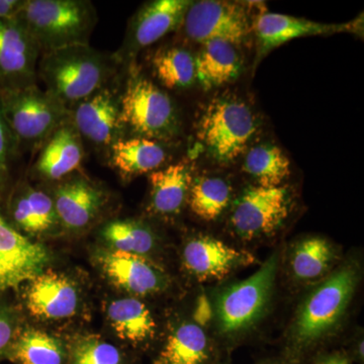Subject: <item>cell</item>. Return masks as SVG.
Wrapping results in <instances>:
<instances>
[{"label": "cell", "instance_id": "obj_27", "mask_svg": "<svg viewBox=\"0 0 364 364\" xmlns=\"http://www.w3.org/2000/svg\"><path fill=\"white\" fill-rule=\"evenodd\" d=\"M243 168L264 188L282 186L291 173V163L282 150L272 144L254 146L248 151Z\"/></svg>", "mask_w": 364, "mask_h": 364}, {"label": "cell", "instance_id": "obj_33", "mask_svg": "<svg viewBox=\"0 0 364 364\" xmlns=\"http://www.w3.org/2000/svg\"><path fill=\"white\" fill-rule=\"evenodd\" d=\"M18 317L9 304L0 301V360L6 358L18 337Z\"/></svg>", "mask_w": 364, "mask_h": 364}, {"label": "cell", "instance_id": "obj_20", "mask_svg": "<svg viewBox=\"0 0 364 364\" xmlns=\"http://www.w3.org/2000/svg\"><path fill=\"white\" fill-rule=\"evenodd\" d=\"M242 67L236 45L222 40L208 41L196 58V79L203 90H214L236 80Z\"/></svg>", "mask_w": 364, "mask_h": 364}, {"label": "cell", "instance_id": "obj_12", "mask_svg": "<svg viewBox=\"0 0 364 364\" xmlns=\"http://www.w3.org/2000/svg\"><path fill=\"white\" fill-rule=\"evenodd\" d=\"M191 1L154 0L144 4L130 21L123 47L117 57L130 59L182 25Z\"/></svg>", "mask_w": 364, "mask_h": 364}, {"label": "cell", "instance_id": "obj_16", "mask_svg": "<svg viewBox=\"0 0 364 364\" xmlns=\"http://www.w3.org/2000/svg\"><path fill=\"white\" fill-rule=\"evenodd\" d=\"M26 306L35 317L60 320L77 311L78 293L70 280L54 272H44L31 280L26 294Z\"/></svg>", "mask_w": 364, "mask_h": 364}, {"label": "cell", "instance_id": "obj_6", "mask_svg": "<svg viewBox=\"0 0 364 364\" xmlns=\"http://www.w3.org/2000/svg\"><path fill=\"white\" fill-rule=\"evenodd\" d=\"M119 107L122 126L138 136L166 141L177 135L178 117L171 98L139 73L131 74Z\"/></svg>", "mask_w": 364, "mask_h": 364}, {"label": "cell", "instance_id": "obj_30", "mask_svg": "<svg viewBox=\"0 0 364 364\" xmlns=\"http://www.w3.org/2000/svg\"><path fill=\"white\" fill-rule=\"evenodd\" d=\"M229 183L219 177H202L191 186L189 205L198 218L214 221L226 210L231 198Z\"/></svg>", "mask_w": 364, "mask_h": 364}, {"label": "cell", "instance_id": "obj_32", "mask_svg": "<svg viewBox=\"0 0 364 364\" xmlns=\"http://www.w3.org/2000/svg\"><path fill=\"white\" fill-rule=\"evenodd\" d=\"M68 364H122L116 346L95 337H85L72 345Z\"/></svg>", "mask_w": 364, "mask_h": 364}, {"label": "cell", "instance_id": "obj_19", "mask_svg": "<svg viewBox=\"0 0 364 364\" xmlns=\"http://www.w3.org/2000/svg\"><path fill=\"white\" fill-rule=\"evenodd\" d=\"M83 146L81 136L70 122L60 126L43 143L35 168L50 181H58L80 166Z\"/></svg>", "mask_w": 364, "mask_h": 364}, {"label": "cell", "instance_id": "obj_10", "mask_svg": "<svg viewBox=\"0 0 364 364\" xmlns=\"http://www.w3.org/2000/svg\"><path fill=\"white\" fill-rule=\"evenodd\" d=\"M49 262L44 246L16 231L0 214V293L31 282Z\"/></svg>", "mask_w": 364, "mask_h": 364}, {"label": "cell", "instance_id": "obj_34", "mask_svg": "<svg viewBox=\"0 0 364 364\" xmlns=\"http://www.w3.org/2000/svg\"><path fill=\"white\" fill-rule=\"evenodd\" d=\"M14 147H16V141L7 126L4 112H2L1 102H0V182L4 181L7 176L9 161H11Z\"/></svg>", "mask_w": 364, "mask_h": 364}, {"label": "cell", "instance_id": "obj_13", "mask_svg": "<svg viewBox=\"0 0 364 364\" xmlns=\"http://www.w3.org/2000/svg\"><path fill=\"white\" fill-rule=\"evenodd\" d=\"M98 263L114 286L135 296L159 293L168 284L166 273L145 256L117 250L102 251Z\"/></svg>", "mask_w": 364, "mask_h": 364}, {"label": "cell", "instance_id": "obj_2", "mask_svg": "<svg viewBox=\"0 0 364 364\" xmlns=\"http://www.w3.org/2000/svg\"><path fill=\"white\" fill-rule=\"evenodd\" d=\"M43 53L90 45L97 23L95 7L85 0H23L18 16Z\"/></svg>", "mask_w": 364, "mask_h": 364}, {"label": "cell", "instance_id": "obj_37", "mask_svg": "<svg viewBox=\"0 0 364 364\" xmlns=\"http://www.w3.org/2000/svg\"><path fill=\"white\" fill-rule=\"evenodd\" d=\"M316 364H350L348 363L346 358H342V356L334 355L330 356V358H327L325 359H322V360L318 361V363Z\"/></svg>", "mask_w": 364, "mask_h": 364}, {"label": "cell", "instance_id": "obj_11", "mask_svg": "<svg viewBox=\"0 0 364 364\" xmlns=\"http://www.w3.org/2000/svg\"><path fill=\"white\" fill-rule=\"evenodd\" d=\"M41 54L20 21H0V90L35 85Z\"/></svg>", "mask_w": 364, "mask_h": 364}, {"label": "cell", "instance_id": "obj_18", "mask_svg": "<svg viewBox=\"0 0 364 364\" xmlns=\"http://www.w3.org/2000/svg\"><path fill=\"white\" fill-rule=\"evenodd\" d=\"M348 28L350 26L346 25H327L286 14L263 13L255 23L258 54L265 56L275 48L299 38L331 35Z\"/></svg>", "mask_w": 364, "mask_h": 364}, {"label": "cell", "instance_id": "obj_1", "mask_svg": "<svg viewBox=\"0 0 364 364\" xmlns=\"http://www.w3.org/2000/svg\"><path fill=\"white\" fill-rule=\"evenodd\" d=\"M111 74L107 57L90 45H75L43 53L37 75L46 92L70 109L102 90Z\"/></svg>", "mask_w": 364, "mask_h": 364}, {"label": "cell", "instance_id": "obj_14", "mask_svg": "<svg viewBox=\"0 0 364 364\" xmlns=\"http://www.w3.org/2000/svg\"><path fill=\"white\" fill-rule=\"evenodd\" d=\"M119 98L105 87L70 109V123L79 135L100 146H112L119 140Z\"/></svg>", "mask_w": 364, "mask_h": 364}, {"label": "cell", "instance_id": "obj_23", "mask_svg": "<svg viewBox=\"0 0 364 364\" xmlns=\"http://www.w3.org/2000/svg\"><path fill=\"white\" fill-rule=\"evenodd\" d=\"M167 153L159 141L144 136L117 140L111 146V163L123 176L153 172L161 167Z\"/></svg>", "mask_w": 364, "mask_h": 364}, {"label": "cell", "instance_id": "obj_25", "mask_svg": "<svg viewBox=\"0 0 364 364\" xmlns=\"http://www.w3.org/2000/svg\"><path fill=\"white\" fill-rule=\"evenodd\" d=\"M67 358L61 340L39 330H26L14 340L6 358L18 364H64Z\"/></svg>", "mask_w": 364, "mask_h": 364}, {"label": "cell", "instance_id": "obj_29", "mask_svg": "<svg viewBox=\"0 0 364 364\" xmlns=\"http://www.w3.org/2000/svg\"><path fill=\"white\" fill-rule=\"evenodd\" d=\"M331 244L322 238L299 242L291 258V267L296 279L309 282L320 279L331 268L334 261Z\"/></svg>", "mask_w": 364, "mask_h": 364}, {"label": "cell", "instance_id": "obj_17", "mask_svg": "<svg viewBox=\"0 0 364 364\" xmlns=\"http://www.w3.org/2000/svg\"><path fill=\"white\" fill-rule=\"evenodd\" d=\"M53 200L59 224L69 231H81L97 219L105 196L90 181L74 178L58 186Z\"/></svg>", "mask_w": 364, "mask_h": 364}, {"label": "cell", "instance_id": "obj_35", "mask_svg": "<svg viewBox=\"0 0 364 364\" xmlns=\"http://www.w3.org/2000/svg\"><path fill=\"white\" fill-rule=\"evenodd\" d=\"M23 0H0V21H16Z\"/></svg>", "mask_w": 364, "mask_h": 364}, {"label": "cell", "instance_id": "obj_3", "mask_svg": "<svg viewBox=\"0 0 364 364\" xmlns=\"http://www.w3.org/2000/svg\"><path fill=\"white\" fill-rule=\"evenodd\" d=\"M0 102L16 144L44 143L60 126L70 122V111L36 85L0 90Z\"/></svg>", "mask_w": 364, "mask_h": 364}, {"label": "cell", "instance_id": "obj_31", "mask_svg": "<svg viewBox=\"0 0 364 364\" xmlns=\"http://www.w3.org/2000/svg\"><path fill=\"white\" fill-rule=\"evenodd\" d=\"M102 239L112 250L145 255L152 251L155 237L143 223L135 220H114L102 230Z\"/></svg>", "mask_w": 364, "mask_h": 364}, {"label": "cell", "instance_id": "obj_9", "mask_svg": "<svg viewBox=\"0 0 364 364\" xmlns=\"http://www.w3.org/2000/svg\"><path fill=\"white\" fill-rule=\"evenodd\" d=\"M289 195L284 186H253L235 203L231 225L245 240L274 232L289 215Z\"/></svg>", "mask_w": 364, "mask_h": 364}, {"label": "cell", "instance_id": "obj_36", "mask_svg": "<svg viewBox=\"0 0 364 364\" xmlns=\"http://www.w3.org/2000/svg\"><path fill=\"white\" fill-rule=\"evenodd\" d=\"M210 316V308H208V301L205 299H200L198 303V308L196 311V318L198 323L205 322V320Z\"/></svg>", "mask_w": 364, "mask_h": 364}, {"label": "cell", "instance_id": "obj_7", "mask_svg": "<svg viewBox=\"0 0 364 364\" xmlns=\"http://www.w3.org/2000/svg\"><path fill=\"white\" fill-rule=\"evenodd\" d=\"M277 272V256L272 255L250 277L220 294L217 317L223 333L243 331L262 317L272 298Z\"/></svg>", "mask_w": 364, "mask_h": 364}, {"label": "cell", "instance_id": "obj_28", "mask_svg": "<svg viewBox=\"0 0 364 364\" xmlns=\"http://www.w3.org/2000/svg\"><path fill=\"white\" fill-rule=\"evenodd\" d=\"M153 70L158 80L169 90H181L196 80V58L181 47L157 50L152 58Z\"/></svg>", "mask_w": 364, "mask_h": 364}, {"label": "cell", "instance_id": "obj_26", "mask_svg": "<svg viewBox=\"0 0 364 364\" xmlns=\"http://www.w3.org/2000/svg\"><path fill=\"white\" fill-rule=\"evenodd\" d=\"M208 348V337L202 328L184 323L169 335L155 364H203Z\"/></svg>", "mask_w": 364, "mask_h": 364}, {"label": "cell", "instance_id": "obj_8", "mask_svg": "<svg viewBox=\"0 0 364 364\" xmlns=\"http://www.w3.org/2000/svg\"><path fill=\"white\" fill-rule=\"evenodd\" d=\"M182 25L186 37L200 44L222 40L238 46L251 31L248 13L241 4L218 0L191 2Z\"/></svg>", "mask_w": 364, "mask_h": 364}, {"label": "cell", "instance_id": "obj_15", "mask_svg": "<svg viewBox=\"0 0 364 364\" xmlns=\"http://www.w3.org/2000/svg\"><path fill=\"white\" fill-rule=\"evenodd\" d=\"M253 262L250 253L237 250L212 237L191 239L183 250L184 267L200 280L223 279L237 268Z\"/></svg>", "mask_w": 364, "mask_h": 364}, {"label": "cell", "instance_id": "obj_4", "mask_svg": "<svg viewBox=\"0 0 364 364\" xmlns=\"http://www.w3.org/2000/svg\"><path fill=\"white\" fill-rule=\"evenodd\" d=\"M358 282V269L353 265H345L314 289L294 321L293 334L296 343L305 346L331 331L350 303Z\"/></svg>", "mask_w": 364, "mask_h": 364}, {"label": "cell", "instance_id": "obj_22", "mask_svg": "<svg viewBox=\"0 0 364 364\" xmlns=\"http://www.w3.org/2000/svg\"><path fill=\"white\" fill-rule=\"evenodd\" d=\"M9 210L16 226L26 233H45L59 224L53 198L31 186L16 189Z\"/></svg>", "mask_w": 364, "mask_h": 364}, {"label": "cell", "instance_id": "obj_24", "mask_svg": "<svg viewBox=\"0 0 364 364\" xmlns=\"http://www.w3.org/2000/svg\"><path fill=\"white\" fill-rule=\"evenodd\" d=\"M107 317L119 338L133 343L151 338L156 328L149 309L135 298L112 301Z\"/></svg>", "mask_w": 364, "mask_h": 364}, {"label": "cell", "instance_id": "obj_5", "mask_svg": "<svg viewBox=\"0 0 364 364\" xmlns=\"http://www.w3.org/2000/svg\"><path fill=\"white\" fill-rule=\"evenodd\" d=\"M256 130L248 105L235 98H217L203 111L196 134L215 161L230 163L243 154Z\"/></svg>", "mask_w": 364, "mask_h": 364}, {"label": "cell", "instance_id": "obj_21", "mask_svg": "<svg viewBox=\"0 0 364 364\" xmlns=\"http://www.w3.org/2000/svg\"><path fill=\"white\" fill-rule=\"evenodd\" d=\"M150 208L155 214L174 215L188 200L191 170L186 162H178L151 172Z\"/></svg>", "mask_w": 364, "mask_h": 364}]
</instances>
